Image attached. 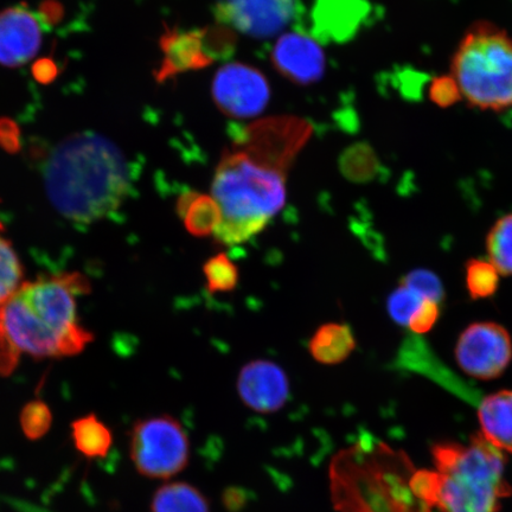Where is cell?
<instances>
[{"label":"cell","mask_w":512,"mask_h":512,"mask_svg":"<svg viewBox=\"0 0 512 512\" xmlns=\"http://www.w3.org/2000/svg\"><path fill=\"white\" fill-rule=\"evenodd\" d=\"M21 131L14 120L0 118V147L5 152L14 153L21 150Z\"/></svg>","instance_id":"cell-30"},{"label":"cell","mask_w":512,"mask_h":512,"mask_svg":"<svg viewBox=\"0 0 512 512\" xmlns=\"http://www.w3.org/2000/svg\"><path fill=\"white\" fill-rule=\"evenodd\" d=\"M130 457L136 470L144 477L174 478L189 465L188 434L174 416L140 419L132 427Z\"/></svg>","instance_id":"cell-7"},{"label":"cell","mask_w":512,"mask_h":512,"mask_svg":"<svg viewBox=\"0 0 512 512\" xmlns=\"http://www.w3.org/2000/svg\"><path fill=\"white\" fill-rule=\"evenodd\" d=\"M88 291L85 277L66 273L23 284L0 305V374H10L23 354L63 357L85 350L93 335L79 323L76 298Z\"/></svg>","instance_id":"cell-1"},{"label":"cell","mask_w":512,"mask_h":512,"mask_svg":"<svg viewBox=\"0 0 512 512\" xmlns=\"http://www.w3.org/2000/svg\"><path fill=\"white\" fill-rule=\"evenodd\" d=\"M275 69L299 86H310L323 78L325 55L313 38L291 32L281 36L272 51Z\"/></svg>","instance_id":"cell-14"},{"label":"cell","mask_w":512,"mask_h":512,"mask_svg":"<svg viewBox=\"0 0 512 512\" xmlns=\"http://www.w3.org/2000/svg\"><path fill=\"white\" fill-rule=\"evenodd\" d=\"M43 181L51 204L69 221L112 217L133 190V174L119 147L101 134L75 133L48 153Z\"/></svg>","instance_id":"cell-2"},{"label":"cell","mask_w":512,"mask_h":512,"mask_svg":"<svg viewBox=\"0 0 512 512\" xmlns=\"http://www.w3.org/2000/svg\"><path fill=\"white\" fill-rule=\"evenodd\" d=\"M19 424L29 440H40L46 435L53 424V414L47 403L41 400L30 401L19 415Z\"/></svg>","instance_id":"cell-25"},{"label":"cell","mask_w":512,"mask_h":512,"mask_svg":"<svg viewBox=\"0 0 512 512\" xmlns=\"http://www.w3.org/2000/svg\"><path fill=\"white\" fill-rule=\"evenodd\" d=\"M203 274L211 294L232 292L239 284L238 267L224 253L216 254L207 260L203 265Z\"/></svg>","instance_id":"cell-24"},{"label":"cell","mask_w":512,"mask_h":512,"mask_svg":"<svg viewBox=\"0 0 512 512\" xmlns=\"http://www.w3.org/2000/svg\"><path fill=\"white\" fill-rule=\"evenodd\" d=\"M435 469L426 470L427 496L441 512H496L511 495L504 453L482 433L467 445L439 443L432 448Z\"/></svg>","instance_id":"cell-5"},{"label":"cell","mask_w":512,"mask_h":512,"mask_svg":"<svg viewBox=\"0 0 512 512\" xmlns=\"http://www.w3.org/2000/svg\"><path fill=\"white\" fill-rule=\"evenodd\" d=\"M299 10V0H220L216 14L229 29L253 38H271L288 27Z\"/></svg>","instance_id":"cell-11"},{"label":"cell","mask_w":512,"mask_h":512,"mask_svg":"<svg viewBox=\"0 0 512 512\" xmlns=\"http://www.w3.org/2000/svg\"><path fill=\"white\" fill-rule=\"evenodd\" d=\"M235 43L236 37L226 25L188 31L166 29L160 37L163 60L156 79L164 82L227 59L233 54Z\"/></svg>","instance_id":"cell-8"},{"label":"cell","mask_w":512,"mask_h":512,"mask_svg":"<svg viewBox=\"0 0 512 512\" xmlns=\"http://www.w3.org/2000/svg\"><path fill=\"white\" fill-rule=\"evenodd\" d=\"M37 15L41 18L43 24L48 27V25H53L60 21L63 16V8L56 0H46V2L41 4Z\"/></svg>","instance_id":"cell-32"},{"label":"cell","mask_w":512,"mask_h":512,"mask_svg":"<svg viewBox=\"0 0 512 512\" xmlns=\"http://www.w3.org/2000/svg\"><path fill=\"white\" fill-rule=\"evenodd\" d=\"M463 100L480 111L512 108V36L489 21L465 31L451 61Z\"/></svg>","instance_id":"cell-6"},{"label":"cell","mask_w":512,"mask_h":512,"mask_svg":"<svg viewBox=\"0 0 512 512\" xmlns=\"http://www.w3.org/2000/svg\"><path fill=\"white\" fill-rule=\"evenodd\" d=\"M220 111L236 119L253 118L265 111L271 98L265 75L247 64L229 63L216 73L211 87Z\"/></svg>","instance_id":"cell-10"},{"label":"cell","mask_w":512,"mask_h":512,"mask_svg":"<svg viewBox=\"0 0 512 512\" xmlns=\"http://www.w3.org/2000/svg\"><path fill=\"white\" fill-rule=\"evenodd\" d=\"M440 316V304L433 300H424L415 311L411 319H409L407 328L416 335L426 334L431 331L433 326L437 324Z\"/></svg>","instance_id":"cell-29"},{"label":"cell","mask_w":512,"mask_h":512,"mask_svg":"<svg viewBox=\"0 0 512 512\" xmlns=\"http://www.w3.org/2000/svg\"><path fill=\"white\" fill-rule=\"evenodd\" d=\"M238 392L242 402L252 411L273 414L285 406L290 395V382L277 363L252 361L240 371Z\"/></svg>","instance_id":"cell-13"},{"label":"cell","mask_w":512,"mask_h":512,"mask_svg":"<svg viewBox=\"0 0 512 512\" xmlns=\"http://www.w3.org/2000/svg\"><path fill=\"white\" fill-rule=\"evenodd\" d=\"M369 15V0H315L312 35L319 42H347L356 36Z\"/></svg>","instance_id":"cell-15"},{"label":"cell","mask_w":512,"mask_h":512,"mask_svg":"<svg viewBox=\"0 0 512 512\" xmlns=\"http://www.w3.org/2000/svg\"><path fill=\"white\" fill-rule=\"evenodd\" d=\"M355 348L354 332L347 324H324L309 342V351L313 360L325 366H336L348 360Z\"/></svg>","instance_id":"cell-17"},{"label":"cell","mask_w":512,"mask_h":512,"mask_svg":"<svg viewBox=\"0 0 512 512\" xmlns=\"http://www.w3.org/2000/svg\"><path fill=\"white\" fill-rule=\"evenodd\" d=\"M402 285H406L422 298L433 300L438 304L443 303L445 291L438 275L426 270H415L408 273L401 280Z\"/></svg>","instance_id":"cell-27"},{"label":"cell","mask_w":512,"mask_h":512,"mask_svg":"<svg viewBox=\"0 0 512 512\" xmlns=\"http://www.w3.org/2000/svg\"><path fill=\"white\" fill-rule=\"evenodd\" d=\"M32 74L42 85H48L56 79L59 70H57V64L54 60L41 59L36 61L34 67H32Z\"/></svg>","instance_id":"cell-31"},{"label":"cell","mask_w":512,"mask_h":512,"mask_svg":"<svg viewBox=\"0 0 512 512\" xmlns=\"http://www.w3.org/2000/svg\"><path fill=\"white\" fill-rule=\"evenodd\" d=\"M424 300L426 299L419 296V294L411 290V288L400 284L389 296V316L392 317L395 323L407 326L409 319L412 318L415 311L419 309V306Z\"/></svg>","instance_id":"cell-26"},{"label":"cell","mask_w":512,"mask_h":512,"mask_svg":"<svg viewBox=\"0 0 512 512\" xmlns=\"http://www.w3.org/2000/svg\"><path fill=\"white\" fill-rule=\"evenodd\" d=\"M177 211L185 228L195 238L214 235L221 223V211L213 197L197 192H187L179 198Z\"/></svg>","instance_id":"cell-18"},{"label":"cell","mask_w":512,"mask_h":512,"mask_svg":"<svg viewBox=\"0 0 512 512\" xmlns=\"http://www.w3.org/2000/svg\"><path fill=\"white\" fill-rule=\"evenodd\" d=\"M23 267L14 246L2 235L0 224V305L23 285Z\"/></svg>","instance_id":"cell-22"},{"label":"cell","mask_w":512,"mask_h":512,"mask_svg":"<svg viewBox=\"0 0 512 512\" xmlns=\"http://www.w3.org/2000/svg\"><path fill=\"white\" fill-rule=\"evenodd\" d=\"M458 366L477 380L501 376L512 360V341L502 325L491 322L467 326L456 347Z\"/></svg>","instance_id":"cell-9"},{"label":"cell","mask_w":512,"mask_h":512,"mask_svg":"<svg viewBox=\"0 0 512 512\" xmlns=\"http://www.w3.org/2000/svg\"><path fill=\"white\" fill-rule=\"evenodd\" d=\"M483 437L502 452L512 453V390L485 396L478 406Z\"/></svg>","instance_id":"cell-16"},{"label":"cell","mask_w":512,"mask_h":512,"mask_svg":"<svg viewBox=\"0 0 512 512\" xmlns=\"http://www.w3.org/2000/svg\"><path fill=\"white\" fill-rule=\"evenodd\" d=\"M151 512H211L206 496L185 482L166 483L152 497Z\"/></svg>","instance_id":"cell-19"},{"label":"cell","mask_w":512,"mask_h":512,"mask_svg":"<svg viewBox=\"0 0 512 512\" xmlns=\"http://www.w3.org/2000/svg\"><path fill=\"white\" fill-rule=\"evenodd\" d=\"M44 28L41 18L25 3L0 11V66L22 67L34 59Z\"/></svg>","instance_id":"cell-12"},{"label":"cell","mask_w":512,"mask_h":512,"mask_svg":"<svg viewBox=\"0 0 512 512\" xmlns=\"http://www.w3.org/2000/svg\"><path fill=\"white\" fill-rule=\"evenodd\" d=\"M499 274L490 261L472 259L465 266V283L472 299L494 296L499 286Z\"/></svg>","instance_id":"cell-23"},{"label":"cell","mask_w":512,"mask_h":512,"mask_svg":"<svg viewBox=\"0 0 512 512\" xmlns=\"http://www.w3.org/2000/svg\"><path fill=\"white\" fill-rule=\"evenodd\" d=\"M489 261L501 275H512V214L501 217L486 238Z\"/></svg>","instance_id":"cell-21"},{"label":"cell","mask_w":512,"mask_h":512,"mask_svg":"<svg viewBox=\"0 0 512 512\" xmlns=\"http://www.w3.org/2000/svg\"><path fill=\"white\" fill-rule=\"evenodd\" d=\"M428 94H430V99L435 105L443 108L456 105L463 100L457 83L451 74L435 78L431 83Z\"/></svg>","instance_id":"cell-28"},{"label":"cell","mask_w":512,"mask_h":512,"mask_svg":"<svg viewBox=\"0 0 512 512\" xmlns=\"http://www.w3.org/2000/svg\"><path fill=\"white\" fill-rule=\"evenodd\" d=\"M332 505L338 512H432L421 470L407 454L374 437L339 451L329 466Z\"/></svg>","instance_id":"cell-3"},{"label":"cell","mask_w":512,"mask_h":512,"mask_svg":"<svg viewBox=\"0 0 512 512\" xmlns=\"http://www.w3.org/2000/svg\"><path fill=\"white\" fill-rule=\"evenodd\" d=\"M72 438L76 450L87 458H104L110 452L113 435L95 414L76 419L72 424Z\"/></svg>","instance_id":"cell-20"},{"label":"cell","mask_w":512,"mask_h":512,"mask_svg":"<svg viewBox=\"0 0 512 512\" xmlns=\"http://www.w3.org/2000/svg\"><path fill=\"white\" fill-rule=\"evenodd\" d=\"M291 166L234 138L217 165L211 197L221 211L214 238L236 246L254 238L286 203V177Z\"/></svg>","instance_id":"cell-4"}]
</instances>
